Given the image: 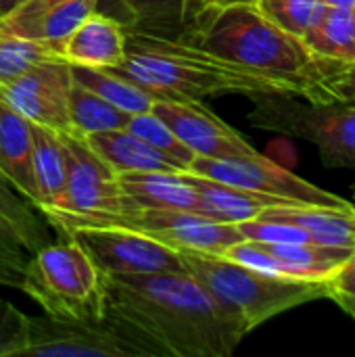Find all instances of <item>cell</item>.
Returning <instances> with one entry per match:
<instances>
[{"label":"cell","mask_w":355,"mask_h":357,"mask_svg":"<svg viewBox=\"0 0 355 357\" xmlns=\"http://www.w3.org/2000/svg\"><path fill=\"white\" fill-rule=\"evenodd\" d=\"M253 102L249 115L253 126L314 144L326 167H355V107L278 94Z\"/></svg>","instance_id":"8992f818"},{"label":"cell","mask_w":355,"mask_h":357,"mask_svg":"<svg viewBox=\"0 0 355 357\" xmlns=\"http://www.w3.org/2000/svg\"><path fill=\"white\" fill-rule=\"evenodd\" d=\"M65 151L59 132L31 123V176L36 186L33 207L44 215L65 205Z\"/></svg>","instance_id":"ac0fdd59"},{"label":"cell","mask_w":355,"mask_h":357,"mask_svg":"<svg viewBox=\"0 0 355 357\" xmlns=\"http://www.w3.org/2000/svg\"><path fill=\"white\" fill-rule=\"evenodd\" d=\"M69 67H71L73 82L96 92L98 96H103L105 100H109L111 105L119 107L130 115L149 113L153 111L157 100H165L157 92L142 88L140 84L128 79L126 75L117 73L111 67H86L73 63H69Z\"/></svg>","instance_id":"7402d4cb"},{"label":"cell","mask_w":355,"mask_h":357,"mask_svg":"<svg viewBox=\"0 0 355 357\" xmlns=\"http://www.w3.org/2000/svg\"><path fill=\"white\" fill-rule=\"evenodd\" d=\"M0 220H4L19 236L25 251L33 253L46 245V226L36 215V207L23 199L2 176H0Z\"/></svg>","instance_id":"484cf974"},{"label":"cell","mask_w":355,"mask_h":357,"mask_svg":"<svg viewBox=\"0 0 355 357\" xmlns=\"http://www.w3.org/2000/svg\"><path fill=\"white\" fill-rule=\"evenodd\" d=\"M128 2L130 0H96V13L115 19L117 23H121L128 29L132 25V17H130Z\"/></svg>","instance_id":"d590c367"},{"label":"cell","mask_w":355,"mask_h":357,"mask_svg":"<svg viewBox=\"0 0 355 357\" xmlns=\"http://www.w3.org/2000/svg\"><path fill=\"white\" fill-rule=\"evenodd\" d=\"M188 172L218 180V182H226L245 190L278 197L291 205H316V207H331V209H341V211H355V207L349 201L320 186H314L312 182L299 178L287 167L270 161L262 153L255 157H239V159L195 157Z\"/></svg>","instance_id":"ba28073f"},{"label":"cell","mask_w":355,"mask_h":357,"mask_svg":"<svg viewBox=\"0 0 355 357\" xmlns=\"http://www.w3.org/2000/svg\"><path fill=\"white\" fill-rule=\"evenodd\" d=\"M25 255L19 245L0 241V284L19 289L25 272Z\"/></svg>","instance_id":"e575fe53"},{"label":"cell","mask_w":355,"mask_h":357,"mask_svg":"<svg viewBox=\"0 0 355 357\" xmlns=\"http://www.w3.org/2000/svg\"><path fill=\"white\" fill-rule=\"evenodd\" d=\"M128 8L132 17L128 29L161 38H184L205 8V0H130Z\"/></svg>","instance_id":"603a6c76"},{"label":"cell","mask_w":355,"mask_h":357,"mask_svg":"<svg viewBox=\"0 0 355 357\" xmlns=\"http://www.w3.org/2000/svg\"><path fill=\"white\" fill-rule=\"evenodd\" d=\"M48 56H61V54L54 52L44 42L0 31V86L17 79L29 67H33L36 63Z\"/></svg>","instance_id":"f1b7e54d"},{"label":"cell","mask_w":355,"mask_h":357,"mask_svg":"<svg viewBox=\"0 0 355 357\" xmlns=\"http://www.w3.org/2000/svg\"><path fill=\"white\" fill-rule=\"evenodd\" d=\"M27 357H140L111 326L90 320L56 318L50 314L29 318Z\"/></svg>","instance_id":"8fae6325"},{"label":"cell","mask_w":355,"mask_h":357,"mask_svg":"<svg viewBox=\"0 0 355 357\" xmlns=\"http://www.w3.org/2000/svg\"><path fill=\"white\" fill-rule=\"evenodd\" d=\"M84 138L115 176L140 172H180L172 161H167L161 153H157L128 128L94 132Z\"/></svg>","instance_id":"ffe728a7"},{"label":"cell","mask_w":355,"mask_h":357,"mask_svg":"<svg viewBox=\"0 0 355 357\" xmlns=\"http://www.w3.org/2000/svg\"><path fill=\"white\" fill-rule=\"evenodd\" d=\"M245 241H257V243H274V245H287V243H314V238L299 226L289 222H276V220H264L253 218L247 222L236 224Z\"/></svg>","instance_id":"1f68e13d"},{"label":"cell","mask_w":355,"mask_h":357,"mask_svg":"<svg viewBox=\"0 0 355 357\" xmlns=\"http://www.w3.org/2000/svg\"><path fill=\"white\" fill-rule=\"evenodd\" d=\"M320 6H322L320 0H257L255 2V8L266 19H270L274 25L297 38H303Z\"/></svg>","instance_id":"f546056e"},{"label":"cell","mask_w":355,"mask_h":357,"mask_svg":"<svg viewBox=\"0 0 355 357\" xmlns=\"http://www.w3.org/2000/svg\"><path fill=\"white\" fill-rule=\"evenodd\" d=\"M17 2H21V0H0V15L6 13V10H10Z\"/></svg>","instance_id":"ab89813d"},{"label":"cell","mask_w":355,"mask_h":357,"mask_svg":"<svg viewBox=\"0 0 355 357\" xmlns=\"http://www.w3.org/2000/svg\"><path fill=\"white\" fill-rule=\"evenodd\" d=\"M165 100H203L222 94L253 98L276 94L253 71L230 63L186 38H161L126 29V59L111 67Z\"/></svg>","instance_id":"3957f363"},{"label":"cell","mask_w":355,"mask_h":357,"mask_svg":"<svg viewBox=\"0 0 355 357\" xmlns=\"http://www.w3.org/2000/svg\"><path fill=\"white\" fill-rule=\"evenodd\" d=\"M354 19H355V6H354Z\"/></svg>","instance_id":"7bdbcfd3"},{"label":"cell","mask_w":355,"mask_h":357,"mask_svg":"<svg viewBox=\"0 0 355 357\" xmlns=\"http://www.w3.org/2000/svg\"><path fill=\"white\" fill-rule=\"evenodd\" d=\"M0 176L31 205L36 186L31 176V121L0 98Z\"/></svg>","instance_id":"d6986e66"},{"label":"cell","mask_w":355,"mask_h":357,"mask_svg":"<svg viewBox=\"0 0 355 357\" xmlns=\"http://www.w3.org/2000/svg\"><path fill=\"white\" fill-rule=\"evenodd\" d=\"M71 82L69 61L63 56H48L17 79L0 86V98L31 123L65 132L69 130L67 96Z\"/></svg>","instance_id":"7c38bea8"},{"label":"cell","mask_w":355,"mask_h":357,"mask_svg":"<svg viewBox=\"0 0 355 357\" xmlns=\"http://www.w3.org/2000/svg\"><path fill=\"white\" fill-rule=\"evenodd\" d=\"M354 253L355 249L326 247L316 243L274 245V243L241 241L234 247H230L224 255L270 274H280L299 280H326Z\"/></svg>","instance_id":"4fadbf2b"},{"label":"cell","mask_w":355,"mask_h":357,"mask_svg":"<svg viewBox=\"0 0 355 357\" xmlns=\"http://www.w3.org/2000/svg\"><path fill=\"white\" fill-rule=\"evenodd\" d=\"M128 130L134 132L136 136H140L146 144H151L167 161H172L180 172H188L190 169V163L195 161L197 155L153 111L132 115L130 117V123H128Z\"/></svg>","instance_id":"4316f807"},{"label":"cell","mask_w":355,"mask_h":357,"mask_svg":"<svg viewBox=\"0 0 355 357\" xmlns=\"http://www.w3.org/2000/svg\"><path fill=\"white\" fill-rule=\"evenodd\" d=\"M44 2H46V4L50 6V4H54V2H59V0H44Z\"/></svg>","instance_id":"b9f144b4"},{"label":"cell","mask_w":355,"mask_h":357,"mask_svg":"<svg viewBox=\"0 0 355 357\" xmlns=\"http://www.w3.org/2000/svg\"><path fill=\"white\" fill-rule=\"evenodd\" d=\"M61 56L73 65L117 67L126 59V27L111 17L92 13L69 33Z\"/></svg>","instance_id":"2e32d148"},{"label":"cell","mask_w":355,"mask_h":357,"mask_svg":"<svg viewBox=\"0 0 355 357\" xmlns=\"http://www.w3.org/2000/svg\"><path fill=\"white\" fill-rule=\"evenodd\" d=\"M65 151V205L46 220L67 236L73 228L103 215L121 213L128 203L119 190L117 176L73 130L59 132Z\"/></svg>","instance_id":"52a82bcc"},{"label":"cell","mask_w":355,"mask_h":357,"mask_svg":"<svg viewBox=\"0 0 355 357\" xmlns=\"http://www.w3.org/2000/svg\"><path fill=\"white\" fill-rule=\"evenodd\" d=\"M19 291L56 318L90 322L103 318V272L75 238L46 243L33 251Z\"/></svg>","instance_id":"5b68a950"},{"label":"cell","mask_w":355,"mask_h":357,"mask_svg":"<svg viewBox=\"0 0 355 357\" xmlns=\"http://www.w3.org/2000/svg\"><path fill=\"white\" fill-rule=\"evenodd\" d=\"M153 113L197 155L207 159L255 157V151L236 130L207 111L199 100H157Z\"/></svg>","instance_id":"5bb4252c"},{"label":"cell","mask_w":355,"mask_h":357,"mask_svg":"<svg viewBox=\"0 0 355 357\" xmlns=\"http://www.w3.org/2000/svg\"><path fill=\"white\" fill-rule=\"evenodd\" d=\"M0 241H2V243H13V245H19V247H21L17 232H15L13 226H8L4 220H0ZM21 249H23V247H21Z\"/></svg>","instance_id":"8d00e7d4"},{"label":"cell","mask_w":355,"mask_h":357,"mask_svg":"<svg viewBox=\"0 0 355 357\" xmlns=\"http://www.w3.org/2000/svg\"><path fill=\"white\" fill-rule=\"evenodd\" d=\"M84 226H119L153 236L155 241L176 251L192 249V251L218 253V255H224L230 247L245 241L236 224L218 222L180 209H128L121 213L96 218L77 228Z\"/></svg>","instance_id":"9c48e42d"},{"label":"cell","mask_w":355,"mask_h":357,"mask_svg":"<svg viewBox=\"0 0 355 357\" xmlns=\"http://www.w3.org/2000/svg\"><path fill=\"white\" fill-rule=\"evenodd\" d=\"M117 182L128 209H180L199 213V195L184 172L121 174Z\"/></svg>","instance_id":"9a60e30c"},{"label":"cell","mask_w":355,"mask_h":357,"mask_svg":"<svg viewBox=\"0 0 355 357\" xmlns=\"http://www.w3.org/2000/svg\"><path fill=\"white\" fill-rule=\"evenodd\" d=\"M257 0H205V6H230V4H253Z\"/></svg>","instance_id":"74e56055"},{"label":"cell","mask_w":355,"mask_h":357,"mask_svg":"<svg viewBox=\"0 0 355 357\" xmlns=\"http://www.w3.org/2000/svg\"><path fill=\"white\" fill-rule=\"evenodd\" d=\"M184 272L199 280L216 301L251 333L270 318L303 303L324 299V280H299L270 274L226 255L180 249Z\"/></svg>","instance_id":"277c9868"},{"label":"cell","mask_w":355,"mask_h":357,"mask_svg":"<svg viewBox=\"0 0 355 357\" xmlns=\"http://www.w3.org/2000/svg\"><path fill=\"white\" fill-rule=\"evenodd\" d=\"M67 115H69V130L77 132L80 136L128 128L132 117L130 113L121 111L119 107L111 105L109 100H105L103 96L84 88L77 82H71L69 88Z\"/></svg>","instance_id":"d4e9b609"},{"label":"cell","mask_w":355,"mask_h":357,"mask_svg":"<svg viewBox=\"0 0 355 357\" xmlns=\"http://www.w3.org/2000/svg\"><path fill=\"white\" fill-rule=\"evenodd\" d=\"M257 218L289 222L303 228L316 245L355 249V211L316 205H274Z\"/></svg>","instance_id":"44dd1931"},{"label":"cell","mask_w":355,"mask_h":357,"mask_svg":"<svg viewBox=\"0 0 355 357\" xmlns=\"http://www.w3.org/2000/svg\"><path fill=\"white\" fill-rule=\"evenodd\" d=\"M352 199H354V203H355V182L352 184Z\"/></svg>","instance_id":"60d3db41"},{"label":"cell","mask_w":355,"mask_h":357,"mask_svg":"<svg viewBox=\"0 0 355 357\" xmlns=\"http://www.w3.org/2000/svg\"><path fill=\"white\" fill-rule=\"evenodd\" d=\"M92 13H96V0H59L50 4L40 21V42L61 54L69 33Z\"/></svg>","instance_id":"83f0119b"},{"label":"cell","mask_w":355,"mask_h":357,"mask_svg":"<svg viewBox=\"0 0 355 357\" xmlns=\"http://www.w3.org/2000/svg\"><path fill=\"white\" fill-rule=\"evenodd\" d=\"M65 238H75L103 274L144 276L184 272L180 253L153 236L119 226H84Z\"/></svg>","instance_id":"30bf717a"},{"label":"cell","mask_w":355,"mask_h":357,"mask_svg":"<svg viewBox=\"0 0 355 357\" xmlns=\"http://www.w3.org/2000/svg\"><path fill=\"white\" fill-rule=\"evenodd\" d=\"M301 40L322 61H352L355 59L354 10L322 4Z\"/></svg>","instance_id":"cb8c5ba5"},{"label":"cell","mask_w":355,"mask_h":357,"mask_svg":"<svg viewBox=\"0 0 355 357\" xmlns=\"http://www.w3.org/2000/svg\"><path fill=\"white\" fill-rule=\"evenodd\" d=\"M324 6H333V8H352L354 10L355 0H320Z\"/></svg>","instance_id":"f35d334b"},{"label":"cell","mask_w":355,"mask_h":357,"mask_svg":"<svg viewBox=\"0 0 355 357\" xmlns=\"http://www.w3.org/2000/svg\"><path fill=\"white\" fill-rule=\"evenodd\" d=\"M29 337V316L0 299V357L23 356Z\"/></svg>","instance_id":"d6a6232c"},{"label":"cell","mask_w":355,"mask_h":357,"mask_svg":"<svg viewBox=\"0 0 355 357\" xmlns=\"http://www.w3.org/2000/svg\"><path fill=\"white\" fill-rule=\"evenodd\" d=\"M140 357H230L249 335L190 274H103V318Z\"/></svg>","instance_id":"6da1fadb"},{"label":"cell","mask_w":355,"mask_h":357,"mask_svg":"<svg viewBox=\"0 0 355 357\" xmlns=\"http://www.w3.org/2000/svg\"><path fill=\"white\" fill-rule=\"evenodd\" d=\"M322 102H343L355 107V59L322 61L320 59Z\"/></svg>","instance_id":"4dcf8cb0"},{"label":"cell","mask_w":355,"mask_h":357,"mask_svg":"<svg viewBox=\"0 0 355 357\" xmlns=\"http://www.w3.org/2000/svg\"><path fill=\"white\" fill-rule=\"evenodd\" d=\"M324 297L341 305L352 318H355V253L341 264V268L324 280Z\"/></svg>","instance_id":"836d02e7"},{"label":"cell","mask_w":355,"mask_h":357,"mask_svg":"<svg viewBox=\"0 0 355 357\" xmlns=\"http://www.w3.org/2000/svg\"><path fill=\"white\" fill-rule=\"evenodd\" d=\"M184 38L264 77L278 96L322 100L320 59L253 4L205 6Z\"/></svg>","instance_id":"7a4b0ae2"},{"label":"cell","mask_w":355,"mask_h":357,"mask_svg":"<svg viewBox=\"0 0 355 357\" xmlns=\"http://www.w3.org/2000/svg\"><path fill=\"white\" fill-rule=\"evenodd\" d=\"M186 180L199 195V213L218 222L241 224L257 218L264 209L274 205H291L278 197L245 190L226 182H218L192 172H184Z\"/></svg>","instance_id":"e0dca14e"}]
</instances>
